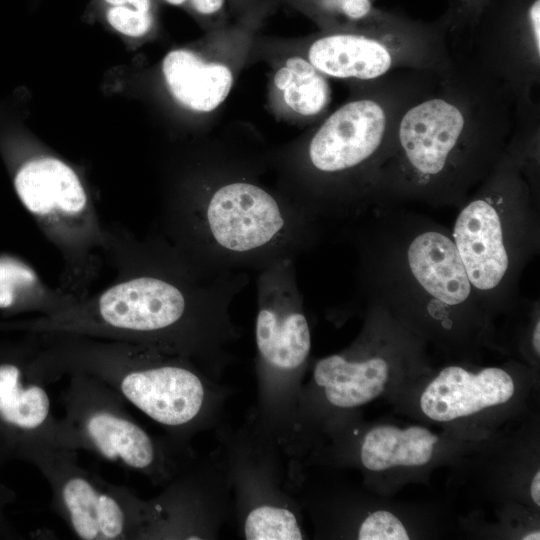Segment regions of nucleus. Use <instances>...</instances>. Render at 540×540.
<instances>
[{
    "label": "nucleus",
    "instance_id": "3",
    "mask_svg": "<svg viewBox=\"0 0 540 540\" xmlns=\"http://www.w3.org/2000/svg\"><path fill=\"white\" fill-rule=\"evenodd\" d=\"M318 230V220L288 195L237 176L172 197L153 232L204 269L249 273L296 260L315 244Z\"/></svg>",
    "mask_w": 540,
    "mask_h": 540
},
{
    "label": "nucleus",
    "instance_id": "27",
    "mask_svg": "<svg viewBox=\"0 0 540 540\" xmlns=\"http://www.w3.org/2000/svg\"><path fill=\"white\" fill-rule=\"evenodd\" d=\"M105 2L110 6H120L127 4V0H105Z\"/></svg>",
    "mask_w": 540,
    "mask_h": 540
},
{
    "label": "nucleus",
    "instance_id": "9",
    "mask_svg": "<svg viewBox=\"0 0 540 540\" xmlns=\"http://www.w3.org/2000/svg\"><path fill=\"white\" fill-rule=\"evenodd\" d=\"M49 484L52 508L83 540L150 539V501L83 468L77 451L43 447L30 455Z\"/></svg>",
    "mask_w": 540,
    "mask_h": 540
},
{
    "label": "nucleus",
    "instance_id": "17",
    "mask_svg": "<svg viewBox=\"0 0 540 540\" xmlns=\"http://www.w3.org/2000/svg\"><path fill=\"white\" fill-rule=\"evenodd\" d=\"M78 299L61 286L47 284L27 263L10 256L0 257V309L23 307L49 315Z\"/></svg>",
    "mask_w": 540,
    "mask_h": 540
},
{
    "label": "nucleus",
    "instance_id": "12",
    "mask_svg": "<svg viewBox=\"0 0 540 540\" xmlns=\"http://www.w3.org/2000/svg\"><path fill=\"white\" fill-rule=\"evenodd\" d=\"M515 385L505 370L484 368L478 373L449 366L428 384L420 398L422 412L437 422H450L508 402Z\"/></svg>",
    "mask_w": 540,
    "mask_h": 540
},
{
    "label": "nucleus",
    "instance_id": "21",
    "mask_svg": "<svg viewBox=\"0 0 540 540\" xmlns=\"http://www.w3.org/2000/svg\"><path fill=\"white\" fill-rule=\"evenodd\" d=\"M106 17L116 31L132 37L143 36L153 24L151 12L138 11L128 4L111 6Z\"/></svg>",
    "mask_w": 540,
    "mask_h": 540
},
{
    "label": "nucleus",
    "instance_id": "7",
    "mask_svg": "<svg viewBox=\"0 0 540 540\" xmlns=\"http://www.w3.org/2000/svg\"><path fill=\"white\" fill-rule=\"evenodd\" d=\"M68 377L61 396L64 447L93 452L154 484L172 480L180 469L182 445L152 436L128 412L125 400L102 381L82 372Z\"/></svg>",
    "mask_w": 540,
    "mask_h": 540
},
{
    "label": "nucleus",
    "instance_id": "23",
    "mask_svg": "<svg viewBox=\"0 0 540 540\" xmlns=\"http://www.w3.org/2000/svg\"><path fill=\"white\" fill-rule=\"evenodd\" d=\"M193 11L202 16L217 14L224 6L225 0H188Z\"/></svg>",
    "mask_w": 540,
    "mask_h": 540
},
{
    "label": "nucleus",
    "instance_id": "4",
    "mask_svg": "<svg viewBox=\"0 0 540 540\" xmlns=\"http://www.w3.org/2000/svg\"><path fill=\"white\" fill-rule=\"evenodd\" d=\"M36 370L47 383L73 372L102 381L179 445L213 424L225 391L190 360L125 340L36 333Z\"/></svg>",
    "mask_w": 540,
    "mask_h": 540
},
{
    "label": "nucleus",
    "instance_id": "6",
    "mask_svg": "<svg viewBox=\"0 0 540 540\" xmlns=\"http://www.w3.org/2000/svg\"><path fill=\"white\" fill-rule=\"evenodd\" d=\"M256 293V428L278 444H286L296 434L300 380L311 352L295 260L282 259L258 271Z\"/></svg>",
    "mask_w": 540,
    "mask_h": 540
},
{
    "label": "nucleus",
    "instance_id": "5",
    "mask_svg": "<svg viewBox=\"0 0 540 540\" xmlns=\"http://www.w3.org/2000/svg\"><path fill=\"white\" fill-rule=\"evenodd\" d=\"M435 73L406 69L367 81V93L340 106L310 138L307 182L292 200L316 219L350 210L374 187L401 111Z\"/></svg>",
    "mask_w": 540,
    "mask_h": 540
},
{
    "label": "nucleus",
    "instance_id": "10",
    "mask_svg": "<svg viewBox=\"0 0 540 540\" xmlns=\"http://www.w3.org/2000/svg\"><path fill=\"white\" fill-rule=\"evenodd\" d=\"M461 54L506 84L520 103L534 102L540 78V0H489Z\"/></svg>",
    "mask_w": 540,
    "mask_h": 540
},
{
    "label": "nucleus",
    "instance_id": "25",
    "mask_svg": "<svg viewBox=\"0 0 540 540\" xmlns=\"http://www.w3.org/2000/svg\"><path fill=\"white\" fill-rule=\"evenodd\" d=\"M539 339H540V322L537 321L534 331H533V336H532V344H533V348L537 356H539L540 354V340Z\"/></svg>",
    "mask_w": 540,
    "mask_h": 540
},
{
    "label": "nucleus",
    "instance_id": "20",
    "mask_svg": "<svg viewBox=\"0 0 540 540\" xmlns=\"http://www.w3.org/2000/svg\"><path fill=\"white\" fill-rule=\"evenodd\" d=\"M360 540H408L403 523L393 513L378 510L369 514L358 530Z\"/></svg>",
    "mask_w": 540,
    "mask_h": 540
},
{
    "label": "nucleus",
    "instance_id": "14",
    "mask_svg": "<svg viewBox=\"0 0 540 540\" xmlns=\"http://www.w3.org/2000/svg\"><path fill=\"white\" fill-rule=\"evenodd\" d=\"M162 71L173 97L195 112L215 110L227 98L233 84L228 66L205 61L186 49L170 51L163 59Z\"/></svg>",
    "mask_w": 540,
    "mask_h": 540
},
{
    "label": "nucleus",
    "instance_id": "22",
    "mask_svg": "<svg viewBox=\"0 0 540 540\" xmlns=\"http://www.w3.org/2000/svg\"><path fill=\"white\" fill-rule=\"evenodd\" d=\"M489 0H456L447 11L449 32L454 43L460 44L474 27Z\"/></svg>",
    "mask_w": 540,
    "mask_h": 540
},
{
    "label": "nucleus",
    "instance_id": "2",
    "mask_svg": "<svg viewBox=\"0 0 540 540\" xmlns=\"http://www.w3.org/2000/svg\"><path fill=\"white\" fill-rule=\"evenodd\" d=\"M519 104L507 85L456 54L401 111L374 187L464 189L498 162L518 128Z\"/></svg>",
    "mask_w": 540,
    "mask_h": 540
},
{
    "label": "nucleus",
    "instance_id": "18",
    "mask_svg": "<svg viewBox=\"0 0 540 540\" xmlns=\"http://www.w3.org/2000/svg\"><path fill=\"white\" fill-rule=\"evenodd\" d=\"M327 76L307 59L293 56L274 75V86L284 104L300 116L322 113L330 102L331 89Z\"/></svg>",
    "mask_w": 540,
    "mask_h": 540
},
{
    "label": "nucleus",
    "instance_id": "11",
    "mask_svg": "<svg viewBox=\"0 0 540 540\" xmlns=\"http://www.w3.org/2000/svg\"><path fill=\"white\" fill-rule=\"evenodd\" d=\"M500 200L498 191L482 193L461 210L453 229L471 285L480 291L497 288L510 266Z\"/></svg>",
    "mask_w": 540,
    "mask_h": 540
},
{
    "label": "nucleus",
    "instance_id": "13",
    "mask_svg": "<svg viewBox=\"0 0 540 540\" xmlns=\"http://www.w3.org/2000/svg\"><path fill=\"white\" fill-rule=\"evenodd\" d=\"M409 271L434 299L456 306L471 295L472 285L456 245L439 231H425L413 238L407 250Z\"/></svg>",
    "mask_w": 540,
    "mask_h": 540
},
{
    "label": "nucleus",
    "instance_id": "24",
    "mask_svg": "<svg viewBox=\"0 0 540 540\" xmlns=\"http://www.w3.org/2000/svg\"><path fill=\"white\" fill-rule=\"evenodd\" d=\"M530 493L533 502L540 506V472L537 470L536 474L534 475L531 486H530Z\"/></svg>",
    "mask_w": 540,
    "mask_h": 540
},
{
    "label": "nucleus",
    "instance_id": "1",
    "mask_svg": "<svg viewBox=\"0 0 540 540\" xmlns=\"http://www.w3.org/2000/svg\"><path fill=\"white\" fill-rule=\"evenodd\" d=\"M105 260L117 271L104 289L39 315L33 333L125 340L186 358L218 380L240 337L231 317L247 272L204 269L156 233L144 239L107 226Z\"/></svg>",
    "mask_w": 540,
    "mask_h": 540
},
{
    "label": "nucleus",
    "instance_id": "16",
    "mask_svg": "<svg viewBox=\"0 0 540 540\" xmlns=\"http://www.w3.org/2000/svg\"><path fill=\"white\" fill-rule=\"evenodd\" d=\"M438 441L434 433L422 426L401 429L379 425L363 437L360 461L370 471L423 466L432 459Z\"/></svg>",
    "mask_w": 540,
    "mask_h": 540
},
{
    "label": "nucleus",
    "instance_id": "15",
    "mask_svg": "<svg viewBox=\"0 0 540 540\" xmlns=\"http://www.w3.org/2000/svg\"><path fill=\"white\" fill-rule=\"evenodd\" d=\"M388 378V363L379 356L355 359L334 354L318 360L313 369L316 386L336 408H355L376 399Z\"/></svg>",
    "mask_w": 540,
    "mask_h": 540
},
{
    "label": "nucleus",
    "instance_id": "26",
    "mask_svg": "<svg viewBox=\"0 0 540 540\" xmlns=\"http://www.w3.org/2000/svg\"><path fill=\"white\" fill-rule=\"evenodd\" d=\"M523 540H539L540 539V532L539 530L537 531H532L530 533H527L525 534L523 537H522Z\"/></svg>",
    "mask_w": 540,
    "mask_h": 540
},
{
    "label": "nucleus",
    "instance_id": "8",
    "mask_svg": "<svg viewBox=\"0 0 540 540\" xmlns=\"http://www.w3.org/2000/svg\"><path fill=\"white\" fill-rule=\"evenodd\" d=\"M307 60L325 76L362 82L406 69L443 72L455 61L449 16L423 22L398 14L369 28L327 31L311 43Z\"/></svg>",
    "mask_w": 540,
    "mask_h": 540
},
{
    "label": "nucleus",
    "instance_id": "19",
    "mask_svg": "<svg viewBox=\"0 0 540 540\" xmlns=\"http://www.w3.org/2000/svg\"><path fill=\"white\" fill-rule=\"evenodd\" d=\"M327 31L362 29L393 20L398 13L376 8L372 0H299Z\"/></svg>",
    "mask_w": 540,
    "mask_h": 540
}]
</instances>
